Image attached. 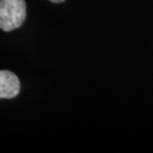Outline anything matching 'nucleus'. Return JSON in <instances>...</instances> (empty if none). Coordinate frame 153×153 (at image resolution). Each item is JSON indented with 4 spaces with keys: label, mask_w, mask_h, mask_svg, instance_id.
<instances>
[{
    "label": "nucleus",
    "mask_w": 153,
    "mask_h": 153,
    "mask_svg": "<svg viewBox=\"0 0 153 153\" xmlns=\"http://www.w3.org/2000/svg\"><path fill=\"white\" fill-rule=\"evenodd\" d=\"M25 19V0H0V29L12 31L19 28Z\"/></svg>",
    "instance_id": "1"
},
{
    "label": "nucleus",
    "mask_w": 153,
    "mask_h": 153,
    "mask_svg": "<svg viewBox=\"0 0 153 153\" xmlns=\"http://www.w3.org/2000/svg\"><path fill=\"white\" fill-rule=\"evenodd\" d=\"M20 91V81L10 71H0V99H12Z\"/></svg>",
    "instance_id": "2"
},
{
    "label": "nucleus",
    "mask_w": 153,
    "mask_h": 153,
    "mask_svg": "<svg viewBox=\"0 0 153 153\" xmlns=\"http://www.w3.org/2000/svg\"><path fill=\"white\" fill-rule=\"evenodd\" d=\"M49 1L53 2V3H61V2H64L65 0H49Z\"/></svg>",
    "instance_id": "3"
}]
</instances>
